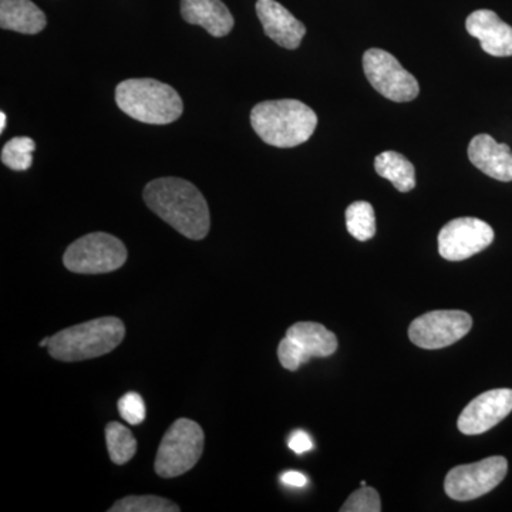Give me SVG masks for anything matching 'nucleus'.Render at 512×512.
<instances>
[{
    "label": "nucleus",
    "mask_w": 512,
    "mask_h": 512,
    "mask_svg": "<svg viewBox=\"0 0 512 512\" xmlns=\"http://www.w3.org/2000/svg\"><path fill=\"white\" fill-rule=\"evenodd\" d=\"M468 35L480 40L485 53L494 57L512 56V28L493 10L481 9L466 20Z\"/></svg>",
    "instance_id": "obj_13"
},
{
    "label": "nucleus",
    "mask_w": 512,
    "mask_h": 512,
    "mask_svg": "<svg viewBox=\"0 0 512 512\" xmlns=\"http://www.w3.org/2000/svg\"><path fill=\"white\" fill-rule=\"evenodd\" d=\"M256 15L264 26L265 35L284 49L295 50L301 46L306 28L295 16L276 0H258Z\"/></svg>",
    "instance_id": "obj_12"
},
{
    "label": "nucleus",
    "mask_w": 512,
    "mask_h": 512,
    "mask_svg": "<svg viewBox=\"0 0 512 512\" xmlns=\"http://www.w3.org/2000/svg\"><path fill=\"white\" fill-rule=\"evenodd\" d=\"M120 416L131 426H138L146 420V404L143 397L136 392H128L117 403Z\"/></svg>",
    "instance_id": "obj_24"
},
{
    "label": "nucleus",
    "mask_w": 512,
    "mask_h": 512,
    "mask_svg": "<svg viewBox=\"0 0 512 512\" xmlns=\"http://www.w3.org/2000/svg\"><path fill=\"white\" fill-rule=\"evenodd\" d=\"M494 241V231L478 218H457L447 222L439 234V252L447 261H464L480 254Z\"/></svg>",
    "instance_id": "obj_10"
},
{
    "label": "nucleus",
    "mask_w": 512,
    "mask_h": 512,
    "mask_svg": "<svg viewBox=\"0 0 512 512\" xmlns=\"http://www.w3.org/2000/svg\"><path fill=\"white\" fill-rule=\"evenodd\" d=\"M252 128L272 147L292 148L306 143L315 133L318 116L299 100L264 101L251 111Z\"/></svg>",
    "instance_id": "obj_2"
},
{
    "label": "nucleus",
    "mask_w": 512,
    "mask_h": 512,
    "mask_svg": "<svg viewBox=\"0 0 512 512\" xmlns=\"http://www.w3.org/2000/svg\"><path fill=\"white\" fill-rule=\"evenodd\" d=\"M289 448L296 454L308 453L313 448V441L306 431L296 430L289 439Z\"/></svg>",
    "instance_id": "obj_26"
},
{
    "label": "nucleus",
    "mask_w": 512,
    "mask_h": 512,
    "mask_svg": "<svg viewBox=\"0 0 512 512\" xmlns=\"http://www.w3.org/2000/svg\"><path fill=\"white\" fill-rule=\"evenodd\" d=\"M468 158L481 173L494 180L512 181V151L508 144H500L488 134H478L470 141Z\"/></svg>",
    "instance_id": "obj_14"
},
{
    "label": "nucleus",
    "mask_w": 512,
    "mask_h": 512,
    "mask_svg": "<svg viewBox=\"0 0 512 512\" xmlns=\"http://www.w3.org/2000/svg\"><path fill=\"white\" fill-rule=\"evenodd\" d=\"M116 101L131 119L156 126L174 123L184 111L180 94L154 79L124 80L117 86Z\"/></svg>",
    "instance_id": "obj_4"
},
{
    "label": "nucleus",
    "mask_w": 512,
    "mask_h": 512,
    "mask_svg": "<svg viewBox=\"0 0 512 512\" xmlns=\"http://www.w3.org/2000/svg\"><path fill=\"white\" fill-rule=\"evenodd\" d=\"M363 70L376 92L396 103H407L419 96L416 77L399 60L382 49H369L363 55Z\"/></svg>",
    "instance_id": "obj_7"
},
{
    "label": "nucleus",
    "mask_w": 512,
    "mask_h": 512,
    "mask_svg": "<svg viewBox=\"0 0 512 512\" xmlns=\"http://www.w3.org/2000/svg\"><path fill=\"white\" fill-rule=\"evenodd\" d=\"M512 412V390H488L476 397L458 417V430L478 436L493 429Z\"/></svg>",
    "instance_id": "obj_11"
},
{
    "label": "nucleus",
    "mask_w": 512,
    "mask_h": 512,
    "mask_svg": "<svg viewBox=\"0 0 512 512\" xmlns=\"http://www.w3.org/2000/svg\"><path fill=\"white\" fill-rule=\"evenodd\" d=\"M508 473L504 457H488L474 464L458 466L448 471L444 490L456 501H471L493 491Z\"/></svg>",
    "instance_id": "obj_8"
},
{
    "label": "nucleus",
    "mask_w": 512,
    "mask_h": 512,
    "mask_svg": "<svg viewBox=\"0 0 512 512\" xmlns=\"http://www.w3.org/2000/svg\"><path fill=\"white\" fill-rule=\"evenodd\" d=\"M375 170L380 177L386 178L397 191L409 192L416 187V170L403 154L396 151H384L375 158Z\"/></svg>",
    "instance_id": "obj_18"
},
{
    "label": "nucleus",
    "mask_w": 512,
    "mask_h": 512,
    "mask_svg": "<svg viewBox=\"0 0 512 512\" xmlns=\"http://www.w3.org/2000/svg\"><path fill=\"white\" fill-rule=\"evenodd\" d=\"M204 444V430L200 424L188 419L174 421L158 447L156 473L163 478L188 473L200 461Z\"/></svg>",
    "instance_id": "obj_5"
},
{
    "label": "nucleus",
    "mask_w": 512,
    "mask_h": 512,
    "mask_svg": "<svg viewBox=\"0 0 512 512\" xmlns=\"http://www.w3.org/2000/svg\"><path fill=\"white\" fill-rule=\"evenodd\" d=\"M47 19L32 0H0V28L37 35L46 28Z\"/></svg>",
    "instance_id": "obj_16"
},
{
    "label": "nucleus",
    "mask_w": 512,
    "mask_h": 512,
    "mask_svg": "<svg viewBox=\"0 0 512 512\" xmlns=\"http://www.w3.org/2000/svg\"><path fill=\"white\" fill-rule=\"evenodd\" d=\"M311 359L313 357H328L338 350V338L325 326L315 322H298L286 332Z\"/></svg>",
    "instance_id": "obj_17"
},
{
    "label": "nucleus",
    "mask_w": 512,
    "mask_h": 512,
    "mask_svg": "<svg viewBox=\"0 0 512 512\" xmlns=\"http://www.w3.org/2000/svg\"><path fill=\"white\" fill-rule=\"evenodd\" d=\"M106 443L111 461L114 464L128 463L137 453V440L133 433L117 421H111L106 426Z\"/></svg>",
    "instance_id": "obj_19"
},
{
    "label": "nucleus",
    "mask_w": 512,
    "mask_h": 512,
    "mask_svg": "<svg viewBox=\"0 0 512 512\" xmlns=\"http://www.w3.org/2000/svg\"><path fill=\"white\" fill-rule=\"evenodd\" d=\"M127 248L106 232H93L74 241L63 255V264L74 274L100 275L126 264Z\"/></svg>",
    "instance_id": "obj_6"
},
{
    "label": "nucleus",
    "mask_w": 512,
    "mask_h": 512,
    "mask_svg": "<svg viewBox=\"0 0 512 512\" xmlns=\"http://www.w3.org/2000/svg\"><path fill=\"white\" fill-rule=\"evenodd\" d=\"M278 357L281 365L284 366L286 370H291V372H296L299 367L311 360V357L306 355L292 339L288 338V336H285V338L281 340V343H279Z\"/></svg>",
    "instance_id": "obj_25"
},
{
    "label": "nucleus",
    "mask_w": 512,
    "mask_h": 512,
    "mask_svg": "<svg viewBox=\"0 0 512 512\" xmlns=\"http://www.w3.org/2000/svg\"><path fill=\"white\" fill-rule=\"evenodd\" d=\"M181 15L190 25H198L211 36L224 37L234 29L235 20L221 0H181Z\"/></svg>",
    "instance_id": "obj_15"
},
{
    "label": "nucleus",
    "mask_w": 512,
    "mask_h": 512,
    "mask_svg": "<svg viewBox=\"0 0 512 512\" xmlns=\"http://www.w3.org/2000/svg\"><path fill=\"white\" fill-rule=\"evenodd\" d=\"M6 114L3 113H0V133H3V131H5V127H6Z\"/></svg>",
    "instance_id": "obj_28"
},
{
    "label": "nucleus",
    "mask_w": 512,
    "mask_h": 512,
    "mask_svg": "<svg viewBox=\"0 0 512 512\" xmlns=\"http://www.w3.org/2000/svg\"><path fill=\"white\" fill-rule=\"evenodd\" d=\"M346 228L357 241L366 242L375 237L376 218L372 204L356 201L346 210Z\"/></svg>",
    "instance_id": "obj_20"
},
{
    "label": "nucleus",
    "mask_w": 512,
    "mask_h": 512,
    "mask_svg": "<svg viewBox=\"0 0 512 512\" xmlns=\"http://www.w3.org/2000/svg\"><path fill=\"white\" fill-rule=\"evenodd\" d=\"M110 512H178L180 507L158 495H128L114 503Z\"/></svg>",
    "instance_id": "obj_21"
},
{
    "label": "nucleus",
    "mask_w": 512,
    "mask_h": 512,
    "mask_svg": "<svg viewBox=\"0 0 512 512\" xmlns=\"http://www.w3.org/2000/svg\"><path fill=\"white\" fill-rule=\"evenodd\" d=\"M50 340H52V336H47V338L43 339L40 342V348H49Z\"/></svg>",
    "instance_id": "obj_29"
},
{
    "label": "nucleus",
    "mask_w": 512,
    "mask_h": 512,
    "mask_svg": "<svg viewBox=\"0 0 512 512\" xmlns=\"http://www.w3.org/2000/svg\"><path fill=\"white\" fill-rule=\"evenodd\" d=\"M126 336L123 320L106 316L60 330L52 336L49 355L60 362H83L109 355Z\"/></svg>",
    "instance_id": "obj_3"
},
{
    "label": "nucleus",
    "mask_w": 512,
    "mask_h": 512,
    "mask_svg": "<svg viewBox=\"0 0 512 512\" xmlns=\"http://www.w3.org/2000/svg\"><path fill=\"white\" fill-rule=\"evenodd\" d=\"M36 143L29 137H15L3 146L2 163L13 171H28L32 167Z\"/></svg>",
    "instance_id": "obj_22"
},
{
    "label": "nucleus",
    "mask_w": 512,
    "mask_h": 512,
    "mask_svg": "<svg viewBox=\"0 0 512 512\" xmlns=\"http://www.w3.org/2000/svg\"><path fill=\"white\" fill-rule=\"evenodd\" d=\"M342 512H379L382 501L375 488L362 487L350 495L349 500L340 508Z\"/></svg>",
    "instance_id": "obj_23"
},
{
    "label": "nucleus",
    "mask_w": 512,
    "mask_h": 512,
    "mask_svg": "<svg viewBox=\"0 0 512 512\" xmlns=\"http://www.w3.org/2000/svg\"><path fill=\"white\" fill-rule=\"evenodd\" d=\"M147 207L181 235L200 241L211 227L207 200L194 184L183 178L165 177L151 181L144 188Z\"/></svg>",
    "instance_id": "obj_1"
},
{
    "label": "nucleus",
    "mask_w": 512,
    "mask_h": 512,
    "mask_svg": "<svg viewBox=\"0 0 512 512\" xmlns=\"http://www.w3.org/2000/svg\"><path fill=\"white\" fill-rule=\"evenodd\" d=\"M282 483L289 485V487H305L308 484V478L305 474L299 473V471H286L281 477Z\"/></svg>",
    "instance_id": "obj_27"
},
{
    "label": "nucleus",
    "mask_w": 512,
    "mask_h": 512,
    "mask_svg": "<svg viewBox=\"0 0 512 512\" xmlns=\"http://www.w3.org/2000/svg\"><path fill=\"white\" fill-rule=\"evenodd\" d=\"M473 326V319L463 311H434L414 319L409 338L417 348L443 349L464 338Z\"/></svg>",
    "instance_id": "obj_9"
}]
</instances>
